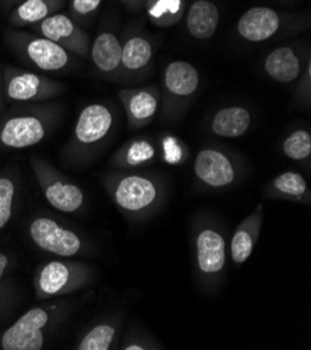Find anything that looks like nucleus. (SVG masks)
Here are the masks:
<instances>
[{"label":"nucleus","instance_id":"obj_3","mask_svg":"<svg viewBox=\"0 0 311 350\" xmlns=\"http://www.w3.org/2000/svg\"><path fill=\"white\" fill-rule=\"evenodd\" d=\"M310 27L308 12H280L267 6L247 9L236 23L240 40L250 44H262L280 35L300 32Z\"/></svg>","mask_w":311,"mask_h":350},{"label":"nucleus","instance_id":"obj_21","mask_svg":"<svg viewBox=\"0 0 311 350\" xmlns=\"http://www.w3.org/2000/svg\"><path fill=\"white\" fill-rule=\"evenodd\" d=\"M252 124V112L240 105H232L214 113L210 120V131L222 138H240L250 130Z\"/></svg>","mask_w":311,"mask_h":350},{"label":"nucleus","instance_id":"obj_31","mask_svg":"<svg viewBox=\"0 0 311 350\" xmlns=\"http://www.w3.org/2000/svg\"><path fill=\"white\" fill-rule=\"evenodd\" d=\"M123 350H147V349H159L154 342H150L146 338L140 336H127L122 343Z\"/></svg>","mask_w":311,"mask_h":350},{"label":"nucleus","instance_id":"obj_17","mask_svg":"<svg viewBox=\"0 0 311 350\" xmlns=\"http://www.w3.org/2000/svg\"><path fill=\"white\" fill-rule=\"evenodd\" d=\"M296 45H281L267 53L262 60L264 73L280 84H296L301 76L307 57Z\"/></svg>","mask_w":311,"mask_h":350},{"label":"nucleus","instance_id":"obj_22","mask_svg":"<svg viewBox=\"0 0 311 350\" xmlns=\"http://www.w3.org/2000/svg\"><path fill=\"white\" fill-rule=\"evenodd\" d=\"M66 0H21V2L9 13L8 24L10 28H29L38 24L49 16L59 13Z\"/></svg>","mask_w":311,"mask_h":350},{"label":"nucleus","instance_id":"obj_4","mask_svg":"<svg viewBox=\"0 0 311 350\" xmlns=\"http://www.w3.org/2000/svg\"><path fill=\"white\" fill-rule=\"evenodd\" d=\"M194 271L201 285L215 289L225 273L228 262L226 237L214 222L201 221L193 233Z\"/></svg>","mask_w":311,"mask_h":350},{"label":"nucleus","instance_id":"obj_5","mask_svg":"<svg viewBox=\"0 0 311 350\" xmlns=\"http://www.w3.org/2000/svg\"><path fill=\"white\" fill-rule=\"evenodd\" d=\"M201 85V77L194 64L186 60H174L166 64L163 70L161 90V111L165 122L178 120L191 100L197 95Z\"/></svg>","mask_w":311,"mask_h":350},{"label":"nucleus","instance_id":"obj_28","mask_svg":"<svg viewBox=\"0 0 311 350\" xmlns=\"http://www.w3.org/2000/svg\"><path fill=\"white\" fill-rule=\"evenodd\" d=\"M17 194V182L9 174H0V230H3L13 217Z\"/></svg>","mask_w":311,"mask_h":350},{"label":"nucleus","instance_id":"obj_11","mask_svg":"<svg viewBox=\"0 0 311 350\" xmlns=\"http://www.w3.org/2000/svg\"><path fill=\"white\" fill-rule=\"evenodd\" d=\"M2 75L5 98L10 102L40 103L60 96L66 91L64 84L57 80L18 67L6 66Z\"/></svg>","mask_w":311,"mask_h":350},{"label":"nucleus","instance_id":"obj_20","mask_svg":"<svg viewBox=\"0 0 311 350\" xmlns=\"http://www.w3.org/2000/svg\"><path fill=\"white\" fill-rule=\"evenodd\" d=\"M185 27L191 38L208 41L217 33L221 23V12L213 0H194L186 8Z\"/></svg>","mask_w":311,"mask_h":350},{"label":"nucleus","instance_id":"obj_24","mask_svg":"<svg viewBox=\"0 0 311 350\" xmlns=\"http://www.w3.org/2000/svg\"><path fill=\"white\" fill-rule=\"evenodd\" d=\"M157 157L155 144L150 138H131L112 158V165L116 169H138Z\"/></svg>","mask_w":311,"mask_h":350},{"label":"nucleus","instance_id":"obj_27","mask_svg":"<svg viewBox=\"0 0 311 350\" xmlns=\"http://www.w3.org/2000/svg\"><path fill=\"white\" fill-rule=\"evenodd\" d=\"M284 155L297 163L310 161L311 157V134L307 129H296L290 131L281 144Z\"/></svg>","mask_w":311,"mask_h":350},{"label":"nucleus","instance_id":"obj_18","mask_svg":"<svg viewBox=\"0 0 311 350\" xmlns=\"http://www.w3.org/2000/svg\"><path fill=\"white\" fill-rule=\"evenodd\" d=\"M98 73L109 80L120 79L122 41L111 29H102L90 45V56Z\"/></svg>","mask_w":311,"mask_h":350},{"label":"nucleus","instance_id":"obj_9","mask_svg":"<svg viewBox=\"0 0 311 350\" xmlns=\"http://www.w3.org/2000/svg\"><path fill=\"white\" fill-rule=\"evenodd\" d=\"M59 316L57 306L33 307L8 328L0 338L3 350H41L46 342V334Z\"/></svg>","mask_w":311,"mask_h":350},{"label":"nucleus","instance_id":"obj_12","mask_svg":"<svg viewBox=\"0 0 311 350\" xmlns=\"http://www.w3.org/2000/svg\"><path fill=\"white\" fill-rule=\"evenodd\" d=\"M194 174L205 190H225L233 186L240 174L236 157L217 146L201 148L194 159Z\"/></svg>","mask_w":311,"mask_h":350},{"label":"nucleus","instance_id":"obj_2","mask_svg":"<svg viewBox=\"0 0 311 350\" xmlns=\"http://www.w3.org/2000/svg\"><path fill=\"white\" fill-rule=\"evenodd\" d=\"M60 109L51 103H25L0 118V148L25 150L42 143L56 127Z\"/></svg>","mask_w":311,"mask_h":350},{"label":"nucleus","instance_id":"obj_35","mask_svg":"<svg viewBox=\"0 0 311 350\" xmlns=\"http://www.w3.org/2000/svg\"><path fill=\"white\" fill-rule=\"evenodd\" d=\"M3 100H5V90H3V75H2V68H0V109H2Z\"/></svg>","mask_w":311,"mask_h":350},{"label":"nucleus","instance_id":"obj_10","mask_svg":"<svg viewBox=\"0 0 311 350\" xmlns=\"http://www.w3.org/2000/svg\"><path fill=\"white\" fill-rule=\"evenodd\" d=\"M31 167L45 200L52 208L64 214L81 211L85 205V194L81 187L42 158H31Z\"/></svg>","mask_w":311,"mask_h":350},{"label":"nucleus","instance_id":"obj_13","mask_svg":"<svg viewBox=\"0 0 311 350\" xmlns=\"http://www.w3.org/2000/svg\"><path fill=\"white\" fill-rule=\"evenodd\" d=\"M28 233L38 249L56 257H75L85 249L84 240L79 233L64 228L49 217L33 218L29 222Z\"/></svg>","mask_w":311,"mask_h":350},{"label":"nucleus","instance_id":"obj_30","mask_svg":"<svg viewBox=\"0 0 311 350\" xmlns=\"http://www.w3.org/2000/svg\"><path fill=\"white\" fill-rule=\"evenodd\" d=\"M296 100L306 107L311 102V57H307L301 76L296 81Z\"/></svg>","mask_w":311,"mask_h":350},{"label":"nucleus","instance_id":"obj_6","mask_svg":"<svg viewBox=\"0 0 311 350\" xmlns=\"http://www.w3.org/2000/svg\"><path fill=\"white\" fill-rule=\"evenodd\" d=\"M5 42L21 60L41 72L60 73L73 63L70 52L36 32L8 28L5 31Z\"/></svg>","mask_w":311,"mask_h":350},{"label":"nucleus","instance_id":"obj_23","mask_svg":"<svg viewBox=\"0 0 311 350\" xmlns=\"http://www.w3.org/2000/svg\"><path fill=\"white\" fill-rule=\"evenodd\" d=\"M267 196L306 205L311 202V193L306 179L301 173L293 170H286L275 176L267 187Z\"/></svg>","mask_w":311,"mask_h":350},{"label":"nucleus","instance_id":"obj_14","mask_svg":"<svg viewBox=\"0 0 311 350\" xmlns=\"http://www.w3.org/2000/svg\"><path fill=\"white\" fill-rule=\"evenodd\" d=\"M29 31L48 38L72 55L79 57L90 56L91 38L88 32L68 14L55 13L41 23L31 25Z\"/></svg>","mask_w":311,"mask_h":350},{"label":"nucleus","instance_id":"obj_8","mask_svg":"<svg viewBox=\"0 0 311 350\" xmlns=\"http://www.w3.org/2000/svg\"><path fill=\"white\" fill-rule=\"evenodd\" d=\"M115 127V112L109 103L92 102L81 109L77 116L68 154L79 158L90 155L111 137Z\"/></svg>","mask_w":311,"mask_h":350},{"label":"nucleus","instance_id":"obj_16","mask_svg":"<svg viewBox=\"0 0 311 350\" xmlns=\"http://www.w3.org/2000/svg\"><path fill=\"white\" fill-rule=\"evenodd\" d=\"M154 42L141 29H131L122 41L120 79H135L146 75L154 59Z\"/></svg>","mask_w":311,"mask_h":350},{"label":"nucleus","instance_id":"obj_7","mask_svg":"<svg viewBox=\"0 0 311 350\" xmlns=\"http://www.w3.org/2000/svg\"><path fill=\"white\" fill-rule=\"evenodd\" d=\"M92 281V268L72 260H53L44 264L33 276L38 300H49L75 293Z\"/></svg>","mask_w":311,"mask_h":350},{"label":"nucleus","instance_id":"obj_32","mask_svg":"<svg viewBox=\"0 0 311 350\" xmlns=\"http://www.w3.org/2000/svg\"><path fill=\"white\" fill-rule=\"evenodd\" d=\"M119 2H120L127 10H130V12H133V13H138V12L143 10L146 0H119Z\"/></svg>","mask_w":311,"mask_h":350},{"label":"nucleus","instance_id":"obj_1","mask_svg":"<svg viewBox=\"0 0 311 350\" xmlns=\"http://www.w3.org/2000/svg\"><path fill=\"white\" fill-rule=\"evenodd\" d=\"M103 185L119 211L133 219L152 215L166 196L165 183L158 174L135 169L111 173Z\"/></svg>","mask_w":311,"mask_h":350},{"label":"nucleus","instance_id":"obj_26","mask_svg":"<svg viewBox=\"0 0 311 350\" xmlns=\"http://www.w3.org/2000/svg\"><path fill=\"white\" fill-rule=\"evenodd\" d=\"M119 325L113 321H105L91 328L77 343L79 350H109L118 336Z\"/></svg>","mask_w":311,"mask_h":350},{"label":"nucleus","instance_id":"obj_25","mask_svg":"<svg viewBox=\"0 0 311 350\" xmlns=\"http://www.w3.org/2000/svg\"><path fill=\"white\" fill-rule=\"evenodd\" d=\"M186 8V0H146L143 10L151 24L169 28L183 20Z\"/></svg>","mask_w":311,"mask_h":350},{"label":"nucleus","instance_id":"obj_36","mask_svg":"<svg viewBox=\"0 0 311 350\" xmlns=\"http://www.w3.org/2000/svg\"><path fill=\"white\" fill-rule=\"evenodd\" d=\"M284 2H290V0H284Z\"/></svg>","mask_w":311,"mask_h":350},{"label":"nucleus","instance_id":"obj_29","mask_svg":"<svg viewBox=\"0 0 311 350\" xmlns=\"http://www.w3.org/2000/svg\"><path fill=\"white\" fill-rule=\"evenodd\" d=\"M103 0H70L68 2V16L77 24L88 25L100 9Z\"/></svg>","mask_w":311,"mask_h":350},{"label":"nucleus","instance_id":"obj_15","mask_svg":"<svg viewBox=\"0 0 311 350\" xmlns=\"http://www.w3.org/2000/svg\"><path fill=\"white\" fill-rule=\"evenodd\" d=\"M118 98L124 109L130 131L150 126L161 111V90L155 85L122 88L118 91Z\"/></svg>","mask_w":311,"mask_h":350},{"label":"nucleus","instance_id":"obj_34","mask_svg":"<svg viewBox=\"0 0 311 350\" xmlns=\"http://www.w3.org/2000/svg\"><path fill=\"white\" fill-rule=\"evenodd\" d=\"M21 0H0V8L5 13H10V10H13Z\"/></svg>","mask_w":311,"mask_h":350},{"label":"nucleus","instance_id":"obj_19","mask_svg":"<svg viewBox=\"0 0 311 350\" xmlns=\"http://www.w3.org/2000/svg\"><path fill=\"white\" fill-rule=\"evenodd\" d=\"M264 221V205L258 204L254 211L239 224L230 239V258L233 264H245L258 241Z\"/></svg>","mask_w":311,"mask_h":350},{"label":"nucleus","instance_id":"obj_33","mask_svg":"<svg viewBox=\"0 0 311 350\" xmlns=\"http://www.w3.org/2000/svg\"><path fill=\"white\" fill-rule=\"evenodd\" d=\"M9 265H10V257L6 253L0 252V282H2V279H3Z\"/></svg>","mask_w":311,"mask_h":350}]
</instances>
